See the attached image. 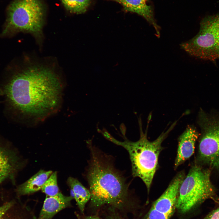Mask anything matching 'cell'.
I'll return each mask as SVG.
<instances>
[{
  "label": "cell",
  "instance_id": "ba28073f",
  "mask_svg": "<svg viewBox=\"0 0 219 219\" xmlns=\"http://www.w3.org/2000/svg\"><path fill=\"white\" fill-rule=\"evenodd\" d=\"M23 164L12 144L0 135V184L7 180L14 182Z\"/></svg>",
  "mask_w": 219,
  "mask_h": 219
},
{
  "label": "cell",
  "instance_id": "52a82bcc",
  "mask_svg": "<svg viewBox=\"0 0 219 219\" xmlns=\"http://www.w3.org/2000/svg\"><path fill=\"white\" fill-rule=\"evenodd\" d=\"M199 124L202 130L200 138L197 164H205L219 170V120L209 119L200 111Z\"/></svg>",
  "mask_w": 219,
  "mask_h": 219
},
{
  "label": "cell",
  "instance_id": "8992f818",
  "mask_svg": "<svg viewBox=\"0 0 219 219\" xmlns=\"http://www.w3.org/2000/svg\"><path fill=\"white\" fill-rule=\"evenodd\" d=\"M180 46L193 57L212 61L219 59V15L204 18L198 33Z\"/></svg>",
  "mask_w": 219,
  "mask_h": 219
},
{
  "label": "cell",
  "instance_id": "d6986e66",
  "mask_svg": "<svg viewBox=\"0 0 219 219\" xmlns=\"http://www.w3.org/2000/svg\"><path fill=\"white\" fill-rule=\"evenodd\" d=\"M204 219H219V207L212 212Z\"/></svg>",
  "mask_w": 219,
  "mask_h": 219
},
{
  "label": "cell",
  "instance_id": "5bb4252c",
  "mask_svg": "<svg viewBox=\"0 0 219 219\" xmlns=\"http://www.w3.org/2000/svg\"><path fill=\"white\" fill-rule=\"evenodd\" d=\"M67 183L73 192V198L75 200L81 212L83 213L85 205L91 198L89 190L74 178H68Z\"/></svg>",
  "mask_w": 219,
  "mask_h": 219
},
{
  "label": "cell",
  "instance_id": "8fae6325",
  "mask_svg": "<svg viewBox=\"0 0 219 219\" xmlns=\"http://www.w3.org/2000/svg\"><path fill=\"white\" fill-rule=\"evenodd\" d=\"M121 5L124 10L135 13L143 17L155 28L156 36H160V27L154 18L152 8L147 4L148 0H111Z\"/></svg>",
  "mask_w": 219,
  "mask_h": 219
},
{
  "label": "cell",
  "instance_id": "ffe728a7",
  "mask_svg": "<svg viewBox=\"0 0 219 219\" xmlns=\"http://www.w3.org/2000/svg\"><path fill=\"white\" fill-rule=\"evenodd\" d=\"M109 219H123L117 214H112L111 216L109 217Z\"/></svg>",
  "mask_w": 219,
  "mask_h": 219
},
{
  "label": "cell",
  "instance_id": "9c48e42d",
  "mask_svg": "<svg viewBox=\"0 0 219 219\" xmlns=\"http://www.w3.org/2000/svg\"><path fill=\"white\" fill-rule=\"evenodd\" d=\"M185 176L184 171L178 173L151 207L161 213L172 216L176 208L180 185Z\"/></svg>",
  "mask_w": 219,
  "mask_h": 219
},
{
  "label": "cell",
  "instance_id": "6da1fadb",
  "mask_svg": "<svg viewBox=\"0 0 219 219\" xmlns=\"http://www.w3.org/2000/svg\"><path fill=\"white\" fill-rule=\"evenodd\" d=\"M61 85L51 68L31 64L13 75L0 86V103L12 121L44 116L55 109L61 97Z\"/></svg>",
  "mask_w": 219,
  "mask_h": 219
},
{
  "label": "cell",
  "instance_id": "277c9868",
  "mask_svg": "<svg viewBox=\"0 0 219 219\" xmlns=\"http://www.w3.org/2000/svg\"><path fill=\"white\" fill-rule=\"evenodd\" d=\"M44 9L40 0H13L7 10V17L1 36L21 32L32 34L41 40Z\"/></svg>",
  "mask_w": 219,
  "mask_h": 219
},
{
  "label": "cell",
  "instance_id": "7c38bea8",
  "mask_svg": "<svg viewBox=\"0 0 219 219\" xmlns=\"http://www.w3.org/2000/svg\"><path fill=\"white\" fill-rule=\"evenodd\" d=\"M72 196H66L59 192L56 195L46 196L38 219H52L61 210L70 205Z\"/></svg>",
  "mask_w": 219,
  "mask_h": 219
},
{
  "label": "cell",
  "instance_id": "e0dca14e",
  "mask_svg": "<svg viewBox=\"0 0 219 219\" xmlns=\"http://www.w3.org/2000/svg\"><path fill=\"white\" fill-rule=\"evenodd\" d=\"M171 216L161 213L151 207L144 219H169Z\"/></svg>",
  "mask_w": 219,
  "mask_h": 219
},
{
  "label": "cell",
  "instance_id": "7402d4cb",
  "mask_svg": "<svg viewBox=\"0 0 219 219\" xmlns=\"http://www.w3.org/2000/svg\"><path fill=\"white\" fill-rule=\"evenodd\" d=\"M77 216L78 219H82L78 214H77Z\"/></svg>",
  "mask_w": 219,
  "mask_h": 219
},
{
  "label": "cell",
  "instance_id": "44dd1931",
  "mask_svg": "<svg viewBox=\"0 0 219 219\" xmlns=\"http://www.w3.org/2000/svg\"><path fill=\"white\" fill-rule=\"evenodd\" d=\"M85 219H101L99 217L95 216H88Z\"/></svg>",
  "mask_w": 219,
  "mask_h": 219
},
{
  "label": "cell",
  "instance_id": "4fadbf2b",
  "mask_svg": "<svg viewBox=\"0 0 219 219\" xmlns=\"http://www.w3.org/2000/svg\"><path fill=\"white\" fill-rule=\"evenodd\" d=\"M52 173L51 171L40 170L26 181L17 186L16 191L18 195L19 196L28 195L41 189Z\"/></svg>",
  "mask_w": 219,
  "mask_h": 219
},
{
  "label": "cell",
  "instance_id": "7a4b0ae2",
  "mask_svg": "<svg viewBox=\"0 0 219 219\" xmlns=\"http://www.w3.org/2000/svg\"><path fill=\"white\" fill-rule=\"evenodd\" d=\"M88 144L90 158L87 178L92 204L97 207L105 204L122 207L128 200L129 184L115 168L112 158L90 142Z\"/></svg>",
  "mask_w": 219,
  "mask_h": 219
},
{
  "label": "cell",
  "instance_id": "603a6c76",
  "mask_svg": "<svg viewBox=\"0 0 219 219\" xmlns=\"http://www.w3.org/2000/svg\"><path fill=\"white\" fill-rule=\"evenodd\" d=\"M2 219H8V218H7V217H3L2 218Z\"/></svg>",
  "mask_w": 219,
  "mask_h": 219
},
{
  "label": "cell",
  "instance_id": "2e32d148",
  "mask_svg": "<svg viewBox=\"0 0 219 219\" xmlns=\"http://www.w3.org/2000/svg\"><path fill=\"white\" fill-rule=\"evenodd\" d=\"M41 190L46 196H55L60 192L57 184L56 172L51 174L44 183Z\"/></svg>",
  "mask_w": 219,
  "mask_h": 219
},
{
  "label": "cell",
  "instance_id": "5b68a950",
  "mask_svg": "<svg viewBox=\"0 0 219 219\" xmlns=\"http://www.w3.org/2000/svg\"><path fill=\"white\" fill-rule=\"evenodd\" d=\"M210 171L199 165L192 166L179 188L176 208L184 214L215 194L211 182Z\"/></svg>",
  "mask_w": 219,
  "mask_h": 219
},
{
  "label": "cell",
  "instance_id": "9a60e30c",
  "mask_svg": "<svg viewBox=\"0 0 219 219\" xmlns=\"http://www.w3.org/2000/svg\"><path fill=\"white\" fill-rule=\"evenodd\" d=\"M66 9L71 12L79 14L85 12L90 0H61Z\"/></svg>",
  "mask_w": 219,
  "mask_h": 219
},
{
  "label": "cell",
  "instance_id": "3957f363",
  "mask_svg": "<svg viewBox=\"0 0 219 219\" xmlns=\"http://www.w3.org/2000/svg\"><path fill=\"white\" fill-rule=\"evenodd\" d=\"M176 121L165 132H163L155 140L149 141L147 131L144 133L141 129L139 139L135 142L127 140L118 141L111 136L108 140L126 149L129 154L131 164L132 175L140 178L145 184L149 192L155 174L158 168V159L163 149L162 144L169 133L176 124Z\"/></svg>",
  "mask_w": 219,
  "mask_h": 219
},
{
  "label": "cell",
  "instance_id": "30bf717a",
  "mask_svg": "<svg viewBox=\"0 0 219 219\" xmlns=\"http://www.w3.org/2000/svg\"><path fill=\"white\" fill-rule=\"evenodd\" d=\"M199 136L195 127L189 125L179 136L178 139L177 155L174 162L175 169L193 155L195 144Z\"/></svg>",
  "mask_w": 219,
  "mask_h": 219
},
{
  "label": "cell",
  "instance_id": "ac0fdd59",
  "mask_svg": "<svg viewBox=\"0 0 219 219\" xmlns=\"http://www.w3.org/2000/svg\"><path fill=\"white\" fill-rule=\"evenodd\" d=\"M13 204V202L11 201L0 206V219H2L5 213L12 207Z\"/></svg>",
  "mask_w": 219,
  "mask_h": 219
}]
</instances>
